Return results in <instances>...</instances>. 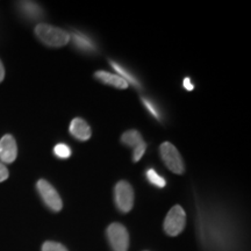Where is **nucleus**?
<instances>
[{
  "mask_svg": "<svg viewBox=\"0 0 251 251\" xmlns=\"http://www.w3.org/2000/svg\"><path fill=\"white\" fill-rule=\"evenodd\" d=\"M35 35L43 45L51 47V48L64 47L70 41V34L68 31L48 24L37 25L35 27Z\"/></svg>",
  "mask_w": 251,
  "mask_h": 251,
  "instance_id": "nucleus-1",
  "label": "nucleus"
},
{
  "mask_svg": "<svg viewBox=\"0 0 251 251\" xmlns=\"http://www.w3.org/2000/svg\"><path fill=\"white\" fill-rule=\"evenodd\" d=\"M185 225H186V214L181 206H175L169 211L168 215L164 220L165 233L170 236H177L184 230Z\"/></svg>",
  "mask_w": 251,
  "mask_h": 251,
  "instance_id": "nucleus-2",
  "label": "nucleus"
},
{
  "mask_svg": "<svg viewBox=\"0 0 251 251\" xmlns=\"http://www.w3.org/2000/svg\"><path fill=\"white\" fill-rule=\"evenodd\" d=\"M159 151H161V157L163 162H164L165 165L168 166L169 170L175 172V174L177 175L184 174L185 168L183 158H181L179 151H178L174 144H171L170 142L162 143Z\"/></svg>",
  "mask_w": 251,
  "mask_h": 251,
  "instance_id": "nucleus-3",
  "label": "nucleus"
},
{
  "mask_svg": "<svg viewBox=\"0 0 251 251\" xmlns=\"http://www.w3.org/2000/svg\"><path fill=\"white\" fill-rule=\"evenodd\" d=\"M114 200L119 211L128 213L134 206V190L126 180H121L114 187Z\"/></svg>",
  "mask_w": 251,
  "mask_h": 251,
  "instance_id": "nucleus-4",
  "label": "nucleus"
},
{
  "mask_svg": "<svg viewBox=\"0 0 251 251\" xmlns=\"http://www.w3.org/2000/svg\"><path fill=\"white\" fill-rule=\"evenodd\" d=\"M37 192L42 198L43 202L46 203V206L49 209H51L52 212H59L63 208V202L61 197L57 191L55 190V187L52 186L49 181L45 179H40L36 184Z\"/></svg>",
  "mask_w": 251,
  "mask_h": 251,
  "instance_id": "nucleus-5",
  "label": "nucleus"
},
{
  "mask_svg": "<svg viewBox=\"0 0 251 251\" xmlns=\"http://www.w3.org/2000/svg\"><path fill=\"white\" fill-rule=\"evenodd\" d=\"M107 238L113 251H128L129 235L121 224H112L107 228Z\"/></svg>",
  "mask_w": 251,
  "mask_h": 251,
  "instance_id": "nucleus-6",
  "label": "nucleus"
},
{
  "mask_svg": "<svg viewBox=\"0 0 251 251\" xmlns=\"http://www.w3.org/2000/svg\"><path fill=\"white\" fill-rule=\"evenodd\" d=\"M18 156V147L12 135H5L0 140V159L4 163H13Z\"/></svg>",
  "mask_w": 251,
  "mask_h": 251,
  "instance_id": "nucleus-7",
  "label": "nucleus"
},
{
  "mask_svg": "<svg viewBox=\"0 0 251 251\" xmlns=\"http://www.w3.org/2000/svg\"><path fill=\"white\" fill-rule=\"evenodd\" d=\"M72 136L79 141H87L91 137V128L85 120L80 118H76L71 121L69 127Z\"/></svg>",
  "mask_w": 251,
  "mask_h": 251,
  "instance_id": "nucleus-8",
  "label": "nucleus"
},
{
  "mask_svg": "<svg viewBox=\"0 0 251 251\" xmlns=\"http://www.w3.org/2000/svg\"><path fill=\"white\" fill-rule=\"evenodd\" d=\"M94 77H96L99 81H101V83L114 86L117 87V89L125 90L128 87V83L124 79V78H121L120 76H117V75H113L111 72L103 71V70L97 71L96 75H94Z\"/></svg>",
  "mask_w": 251,
  "mask_h": 251,
  "instance_id": "nucleus-9",
  "label": "nucleus"
},
{
  "mask_svg": "<svg viewBox=\"0 0 251 251\" xmlns=\"http://www.w3.org/2000/svg\"><path fill=\"white\" fill-rule=\"evenodd\" d=\"M70 39H72V43H74L79 50H83V51L87 52L94 51V50H96V46H94L92 40H91L89 36H86L85 34L76 31V33L72 34Z\"/></svg>",
  "mask_w": 251,
  "mask_h": 251,
  "instance_id": "nucleus-10",
  "label": "nucleus"
},
{
  "mask_svg": "<svg viewBox=\"0 0 251 251\" xmlns=\"http://www.w3.org/2000/svg\"><path fill=\"white\" fill-rule=\"evenodd\" d=\"M19 8H20L24 15H26L29 19H37L42 15V8L35 2L23 1L19 4Z\"/></svg>",
  "mask_w": 251,
  "mask_h": 251,
  "instance_id": "nucleus-11",
  "label": "nucleus"
},
{
  "mask_svg": "<svg viewBox=\"0 0 251 251\" xmlns=\"http://www.w3.org/2000/svg\"><path fill=\"white\" fill-rule=\"evenodd\" d=\"M121 141L124 144H127L128 147H131V148H136L139 144L144 142L142 139V135H141L139 131L135 129H130L126 133L122 134Z\"/></svg>",
  "mask_w": 251,
  "mask_h": 251,
  "instance_id": "nucleus-12",
  "label": "nucleus"
},
{
  "mask_svg": "<svg viewBox=\"0 0 251 251\" xmlns=\"http://www.w3.org/2000/svg\"><path fill=\"white\" fill-rule=\"evenodd\" d=\"M111 63V65H112V68L114 69L115 71L118 72L119 75H120V77L121 78H124V79L127 81V83H130L131 85H134V86H136V87H141V84H140V81L136 79V78H135L133 75L130 74L129 71H127L126 70V69L124 68V67H121L120 64H119V63H115V62H113V61H111L109 62Z\"/></svg>",
  "mask_w": 251,
  "mask_h": 251,
  "instance_id": "nucleus-13",
  "label": "nucleus"
},
{
  "mask_svg": "<svg viewBox=\"0 0 251 251\" xmlns=\"http://www.w3.org/2000/svg\"><path fill=\"white\" fill-rule=\"evenodd\" d=\"M146 176H147V179H148L150 183L152 185H155V186L159 187V188H163L166 185V181L163 177H161L157 172L153 170V169H148L146 172Z\"/></svg>",
  "mask_w": 251,
  "mask_h": 251,
  "instance_id": "nucleus-14",
  "label": "nucleus"
},
{
  "mask_svg": "<svg viewBox=\"0 0 251 251\" xmlns=\"http://www.w3.org/2000/svg\"><path fill=\"white\" fill-rule=\"evenodd\" d=\"M54 153L58 157V158L67 159L71 156V149L69 148L67 144L58 143L54 148Z\"/></svg>",
  "mask_w": 251,
  "mask_h": 251,
  "instance_id": "nucleus-15",
  "label": "nucleus"
},
{
  "mask_svg": "<svg viewBox=\"0 0 251 251\" xmlns=\"http://www.w3.org/2000/svg\"><path fill=\"white\" fill-rule=\"evenodd\" d=\"M142 102L143 105L146 106V108L151 113L153 118H156L157 120H161V112L157 108V106L155 105V102H153L152 100H150L148 98H142Z\"/></svg>",
  "mask_w": 251,
  "mask_h": 251,
  "instance_id": "nucleus-16",
  "label": "nucleus"
},
{
  "mask_svg": "<svg viewBox=\"0 0 251 251\" xmlns=\"http://www.w3.org/2000/svg\"><path fill=\"white\" fill-rule=\"evenodd\" d=\"M42 251H68V249L61 243L47 241V242L43 243Z\"/></svg>",
  "mask_w": 251,
  "mask_h": 251,
  "instance_id": "nucleus-17",
  "label": "nucleus"
},
{
  "mask_svg": "<svg viewBox=\"0 0 251 251\" xmlns=\"http://www.w3.org/2000/svg\"><path fill=\"white\" fill-rule=\"evenodd\" d=\"M146 149H147V144L142 142L139 146L136 147V148H134V152H133V161L134 162H139L141 158H142V156L144 155V152H146Z\"/></svg>",
  "mask_w": 251,
  "mask_h": 251,
  "instance_id": "nucleus-18",
  "label": "nucleus"
},
{
  "mask_svg": "<svg viewBox=\"0 0 251 251\" xmlns=\"http://www.w3.org/2000/svg\"><path fill=\"white\" fill-rule=\"evenodd\" d=\"M8 175L9 174H8L7 168H6V166L2 164V163H0V183L7 179Z\"/></svg>",
  "mask_w": 251,
  "mask_h": 251,
  "instance_id": "nucleus-19",
  "label": "nucleus"
},
{
  "mask_svg": "<svg viewBox=\"0 0 251 251\" xmlns=\"http://www.w3.org/2000/svg\"><path fill=\"white\" fill-rule=\"evenodd\" d=\"M183 85H184V89H186L187 91H192V90L194 89V86H193L192 81H191L190 78H185V79H184V83H183Z\"/></svg>",
  "mask_w": 251,
  "mask_h": 251,
  "instance_id": "nucleus-20",
  "label": "nucleus"
},
{
  "mask_svg": "<svg viewBox=\"0 0 251 251\" xmlns=\"http://www.w3.org/2000/svg\"><path fill=\"white\" fill-rule=\"evenodd\" d=\"M4 78H5V69H4V65H2L1 61H0V83L4 80Z\"/></svg>",
  "mask_w": 251,
  "mask_h": 251,
  "instance_id": "nucleus-21",
  "label": "nucleus"
}]
</instances>
